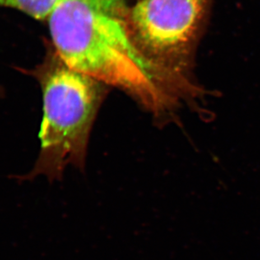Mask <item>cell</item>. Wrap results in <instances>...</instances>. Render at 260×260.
<instances>
[{"mask_svg":"<svg viewBox=\"0 0 260 260\" xmlns=\"http://www.w3.org/2000/svg\"><path fill=\"white\" fill-rule=\"evenodd\" d=\"M128 0H60L46 22L69 67L120 88L156 113L180 85L174 70L146 55L133 38Z\"/></svg>","mask_w":260,"mask_h":260,"instance_id":"obj_1","label":"cell"},{"mask_svg":"<svg viewBox=\"0 0 260 260\" xmlns=\"http://www.w3.org/2000/svg\"><path fill=\"white\" fill-rule=\"evenodd\" d=\"M43 60L30 70L19 69L35 78L43 92V116L39 138L40 153L30 173L31 180L44 176L61 180L69 165L82 168L88 139L101 100L100 83L69 67L50 41L43 39Z\"/></svg>","mask_w":260,"mask_h":260,"instance_id":"obj_2","label":"cell"},{"mask_svg":"<svg viewBox=\"0 0 260 260\" xmlns=\"http://www.w3.org/2000/svg\"><path fill=\"white\" fill-rule=\"evenodd\" d=\"M210 2L139 0L128 12L133 38L146 55L171 68L188 55L205 22Z\"/></svg>","mask_w":260,"mask_h":260,"instance_id":"obj_3","label":"cell"},{"mask_svg":"<svg viewBox=\"0 0 260 260\" xmlns=\"http://www.w3.org/2000/svg\"><path fill=\"white\" fill-rule=\"evenodd\" d=\"M60 0H0V8L20 10L35 20L47 21Z\"/></svg>","mask_w":260,"mask_h":260,"instance_id":"obj_4","label":"cell"},{"mask_svg":"<svg viewBox=\"0 0 260 260\" xmlns=\"http://www.w3.org/2000/svg\"><path fill=\"white\" fill-rule=\"evenodd\" d=\"M4 95V89L0 86V96Z\"/></svg>","mask_w":260,"mask_h":260,"instance_id":"obj_5","label":"cell"}]
</instances>
